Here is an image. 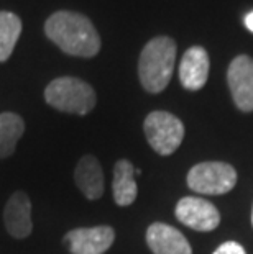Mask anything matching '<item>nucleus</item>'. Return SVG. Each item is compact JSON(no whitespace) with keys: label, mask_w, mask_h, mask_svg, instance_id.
Returning a JSON list of instances; mask_svg holds the SVG:
<instances>
[{"label":"nucleus","mask_w":253,"mask_h":254,"mask_svg":"<svg viewBox=\"0 0 253 254\" xmlns=\"http://www.w3.org/2000/svg\"><path fill=\"white\" fill-rule=\"evenodd\" d=\"M45 33L69 56L92 58L100 51V36L90 20L76 12L53 13L45 23Z\"/></svg>","instance_id":"obj_1"},{"label":"nucleus","mask_w":253,"mask_h":254,"mask_svg":"<svg viewBox=\"0 0 253 254\" xmlns=\"http://www.w3.org/2000/svg\"><path fill=\"white\" fill-rule=\"evenodd\" d=\"M176 43L168 36H156L145 45L138 61V75L143 89L160 94L169 84L174 71Z\"/></svg>","instance_id":"obj_2"},{"label":"nucleus","mask_w":253,"mask_h":254,"mask_svg":"<svg viewBox=\"0 0 253 254\" xmlns=\"http://www.w3.org/2000/svg\"><path fill=\"white\" fill-rule=\"evenodd\" d=\"M46 104L64 113L87 115L95 107V92L87 82L76 77H58L45 89Z\"/></svg>","instance_id":"obj_3"},{"label":"nucleus","mask_w":253,"mask_h":254,"mask_svg":"<svg viewBox=\"0 0 253 254\" xmlns=\"http://www.w3.org/2000/svg\"><path fill=\"white\" fill-rule=\"evenodd\" d=\"M145 134L150 146L161 156H169L179 148L184 138V125L173 113L156 110L145 118Z\"/></svg>","instance_id":"obj_4"},{"label":"nucleus","mask_w":253,"mask_h":254,"mask_svg":"<svg viewBox=\"0 0 253 254\" xmlns=\"http://www.w3.org/2000/svg\"><path fill=\"white\" fill-rule=\"evenodd\" d=\"M237 184V172L230 164L201 163L194 166L187 174V186L191 190L206 195H222L230 192Z\"/></svg>","instance_id":"obj_5"},{"label":"nucleus","mask_w":253,"mask_h":254,"mask_svg":"<svg viewBox=\"0 0 253 254\" xmlns=\"http://www.w3.org/2000/svg\"><path fill=\"white\" fill-rule=\"evenodd\" d=\"M174 213L182 225L196 231H212L220 223V213L215 205L199 197L181 198Z\"/></svg>","instance_id":"obj_6"},{"label":"nucleus","mask_w":253,"mask_h":254,"mask_svg":"<svg viewBox=\"0 0 253 254\" xmlns=\"http://www.w3.org/2000/svg\"><path fill=\"white\" fill-rule=\"evenodd\" d=\"M114 240L115 231L107 225L76 228L64 236V243L71 254H104L112 246Z\"/></svg>","instance_id":"obj_7"},{"label":"nucleus","mask_w":253,"mask_h":254,"mask_svg":"<svg viewBox=\"0 0 253 254\" xmlns=\"http://www.w3.org/2000/svg\"><path fill=\"white\" fill-rule=\"evenodd\" d=\"M227 80L235 105L242 112H253V59L237 56L229 66Z\"/></svg>","instance_id":"obj_8"},{"label":"nucleus","mask_w":253,"mask_h":254,"mask_svg":"<svg viewBox=\"0 0 253 254\" xmlns=\"http://www.w3.org/2000/svg\"><path fill=\"white\" fill-rule=\"evenodd\" d=\"M3 221L8 235L17 240H25L31 235V202L25 192L18 190L8 198L3 210Z\"/></svg>","instance_id":"obj_9"},{"label":"nucleus","mask_w":253,"mask_h":254,"mask_svg":"<svg viewBox=\"0 0 253 254\" xmlns=\"http://www.w3.org/2000/svg\"><path fill=\"white\" fill-rule=\"evenodd\" d=\"M147 245L153 254H192L186 236L166 223L150 225L147 230Z\"/></svg>","instance_id":"obj_10"},{"label":"nucleus","mask_w":253,"mask_h":254,"mask_svg":"<svg viewBox=\"0 0 253 254\" xmlns=\"http://www.w3.org/2000/svg\"><path fill=\"white\" fill-rule=\"evenodd\" d=\"M209 77V55L201 46L189 48L179 64V79L182 87L187 90H199Z\"/></svg>","instance_id":"obj_11"},{"label":"nucleus","mask_w":253,"mask_h":254,"mask_svg":"<svg viewBox=\"0 0 253 254\" xmlns=\"http://www.w3.org/2000/svg\"><path fill=\"white\" fill-rule=\"evenodd\" d=\"M74 181L85 198L97 200L104 193V172L94 156H83L74 171Z\"/></svg>","instance_id":"obj_12"},{"label":"nucleus","mask_w":253,"mask_h":254,"mask_svg":"<svg viewBox=\"0 0 253 254\" xmlns=\"http://www.w3.org/2000/svg\"><path fill=\"white\" fill-rule=\"evenodd\" d=\"M112 190H114V200L118 207H128L135 202L138 189L135 182V167L132 166L130 161L120 159L115 163Z\"/></svg>","instance_id":"obj_13"},{"label":"nucleus","mask_w":253,"mask_h":254,"mask_svg":"<svg viewBox=\"0 0 253 254\" xmlns=\"http://www.w3.org/2000/svg\"><path fill=\"white\" fill-rule=\"evenodd\" d=\"M25 133V122L17 113H0V159L12 156L18 139Z\"/></svg>","instance_id":"obj_14"},{"label":"nucleus","mask_w":253,"mask_h":254,"mask_svg":"<svg viewBox=\"0 0 253 254\" xmlns=\"http://www.w3.org/2000/svg\"><path fill=\"white\" fill-rule=\"evenodd\" d=\"M21 33V20L12 12H0V63L12 56Z\"/></svg>","instance_id":"obj_15"},{"label":"nucleus","mask_w":253,"mask_h":254,"mask_svg":"<svg viewBox=\"0 0 253 254\" xmlns=\"http://www.w3.org/2000/svg\"><path fill=\"white\" fill-rule=\"evenodd\" d=\"M214 254H247L244 246H240L235 241H227L224 245H220L217 250L214 251Z\"/></svg>","instance_id":"obj_16"},{"label":"nucleus","mask_w":253,"mask_h":254,"mask_svg":"<svg viewBox=\"0 0 253 254\" xmlns=\"http://www.w3.org/2000/svg\"><path fill=\"white\" fill-rule=\"evenodd\" d=\"M245 26L253 33V12H250V13L245 17Z\"/></svg>","instance_id":"obj_17"},{"label":"nucleus","mask_w":253,"mask_h":254,"mask_svg":"<svg viewBox=\"0 0 253 254\" xmlns=\"http://www.w3.org/2000/svg\"><path fill=\"white\" fill-rule=\"evenodd\" d=\"M252 223H253V212H252Z\"/></svg>","instance_id":"obj_18"}]
</instances>
